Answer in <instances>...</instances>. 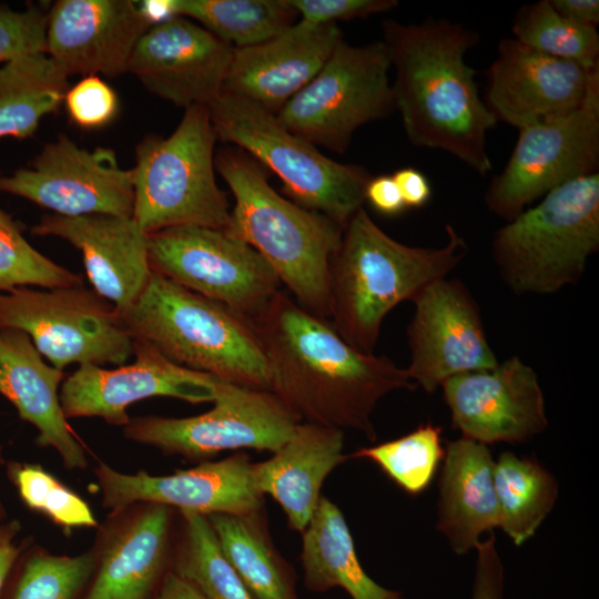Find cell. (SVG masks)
Here are the masks:
<instances>
[{
  "instance_id": "obj_1",
  "label": "cell",
  "mask_w": 599,
  "mask_h": 599,
  "mask_svg": "<svg viewBox=\"0 0 599 599\" xmlns=\"http://www.w3.org/2000/svg\"><path fill=\"white\" fill-rule=\"evenodd\" d=\"M248 321L268 364L270 392L301 422L354 429L374 441L372 416L378 402L417 386L406 368L357 351L328 319L281 291Z\"/></svg>"
},
{
  "instance_id": "obj_2",
  "label": "cell",
  "mask_w": 599,
  "mask_h": 599,
  "mask_svg": "<svg viewBox=\"0 0 599 599\" xmlns=\"http://www.w3.org/2000/svg\"><path fill=\"white\" fill-rule=\"evenodd\" d=\"M395 80V109L408 141L457 158L477 174L493 171L487 133L497 120L479 97L466 53L478 34L446 18L382 24Z\"/></svg>"
},
{
  "instance_id": "obj_3",
  "label": "cell",
  "mask_w": 599,
  "mask_h": 599,
  "mask_svg": "<svg viewBox=\"0 0 599 599\" xmlns=\"http://www.w3.org/2000/svg\"><path fill=\"white\" fill-rule=\"evenodd\" d=\"M440 247L400 243L361 207L344 227L329 265V322L351 346L373 354L386 315L427 284L446 277L465 257L467 244L446 225Z\"/></svg>"
},
{
  "instance_id": "obj_4",
  "label": "cell",
  "mask_w": 599,
  "mask_h": 599,
  "mask_svg": "<svg viewBox=\"0 0 599 599\" xmlns=\"http://www.w3.org/2000/svg\"><path fill=\"white\" fill-rule=\"evenodd\" d=\"M215 170L234 197L225 232L253 247L301 307L329 319V265L344 227L278 194L267 170L238 148L219 152Z\"/></svg>"
},
{
  "instance_id": "obj_5",
  "label": "cell",
  "mask_w": 599,
  "mask_h": 599,
  "mask_svg": "<svg viewBox=\"0 0 599 599\" xmlns=\"http://www.w3.org/2000/svg\"><path fill=\"white\" fill-rule=\"evenodd\" d=\"M121 319L186 368L244 387L270 390L265 354L248 318L152 272Z\"/></svg>"
},
{
  "instance_id": "obj_6",
  "label": "cell",
  "mask_w": 599,
  "mask_h": 599,
  "mask_svg": "<svg viewBox=\"0 0 599 599\" xmlns=\"http://www.w3.org/2000/svg\"><path fill=\"white\" fill-rule=\"evenodd\" d=\"M599 250V172L570 180L496 231L491 256L516 294L548 295L582 277Z\"/></svg>"
},
{
  "instance_id": "obj_7",
  "label": "cell",
  "mask_w": 599,
  "mask_h": 599,
  "mask_svg": "<svg viewBox=\"0 0 599 599\" xmlns=\"http://www.w3.org/2000/svg\"><path fill=\"white\" fill-rule=\"evenodd\" d=\"M217 136L209 109H185L167 136L149 134L135 148L131 170L132 217L146 233L180 225L226 231L231 210L215 179Z\"/></svg>"
},
{
  "instance_id": "obj_8",
  "label": "cell",
  "mask_w": 599,
  "mask_h": 599,
  "mask_svg": "<svg viewBox=\"0 0 599 599\" xmlns=\"http://www.w3.org/2000/svg\"><path fill=\"white\" fill-rule=\"evenodd\" d=\"M207 109L217 140L243 150L276 174L296 204L343 227L363 207L372 177L363 166L325 156L246 100L221 93Z\"/></svg>"
},
{
  "instance_id": "obj_9",
  "label": "cell",
  "mask_w": 599,
  "mask_h": 599,
  "mask_svg": "<svg viewBox=\"0 0 599 599\" xmlns=\"http://www.w3.org/2000/svg\"><path fill=\"white\" fill-rule=\"evenodd\" d=\"M389 69L382 40L351 45L342 39L317 74L275 116L315 146L344 153L358 128L396 111Z\"/></svg>"
},
{
  "instance_id": "obj_10",
  "label": "cell",
  "mask_w": 599,
  "mask_h": 599,
  "mask_svg": "<svg viewBox=\"0 0 599 599\" xmlns=\"http://www.w3.org/2000/svg\"><path fill=\"white\" fill-rule=\"evenodd\" d=\"M0 328L24 332L42 357L63 370L71 364L123 365L134 341L114 306L80 286L0 294Z\"/></svg>"
},
{
  "instance_id": "obj_11",
  "label": "cell",
  "mask_w": 599,
  "mask_h": 599,
  "mask_svg": "<svg viewBox=\"0 0 599 599\" xmlns=\"http://www.w3.org/2000/svg\"><path fill=\"white\" fill-rule=\"evenodd\" d=\"M512 152L484 196L506 222L561 184L598 172L599 69L575 110L518 130Z\"/></svg>"
},
{
  "instance_id": "obj_12",
  "label": "cell",
  "mask_w": 599,
  "mask_h": 599,
  "mask_svg": "<svg viewBox=\"0 0 599 599\" xmlns=\"http://www.w3.org/2000/svg\"><path fill=\"white\" fill-rule=\"evenodd\" d=\"M213 403L209 412L191 417H132L123 427V435L164 455L204 461L224 450L251 448L274 453L301 423L272 392L220 378Z\"/></svg>"
},
{
  "instance_id": "obj_13",
  "label": "cell",
  "mask_w": 599,
  "mask_h": 599,
  "mask_svg": "<svg viewBox=\"0 0 599 599\" xmlns=\"http://www.w3.org/2000/svg\"><path fill=\"white\" fill-rule=\"evenodd\" d=\"M151 271L246 318L280 292L281 281L248 244L225 231L180 225L149 234Z\"/></svg>"
},
{
  "instance_id": "obj_14",
  "label": "cell",
  "mask_w": 599,
  "mask_h": 599,
  "mask_svg": "<svg viewBox=\"0 0 599 599\" xmlns=\"http://www.w3.org/2000/svg\"><path fill=\"white\" fill-rule=\"evenodd\" d=\"M0 192L61 216L133 215L131 170L120 166L112 149L87 150L63 134L45 144L29 167L0 175Z\"/></svg>"
},
{
  "instance_id": "obj_15",
  "label": "cell",
  "mask_w": 599,
  "mask_h": 599,
  "mask_svg": "<svg viewBox=\"0 0 599 599\" xmlns=\"http://www.w3.org/2000/svg\"><path fill=\"white\" fill-rule=\"evenodd\" d=\"M412 302L415 308L407 326L410 364L406 370L417 386L434 393L455 375L498 364L480 308L461 281L437 278Z\"/></svg>"
},
{
  "instance_id": "obj_16",
  "label": "cell",
  "mask_w": 599,
  "mask_h": 599,
  "mask_svg": "<svg viewBox=\"0 0 599 599\" xmlns=\"http://www.w3.org/2000/svg\"><path fill=\"white\" fill-rule=\"evenodd\" d=\"M135 359L108 369L84 364L68 375L60 387L65 417H98L124 427L128 407L135 402L165 396L189 403L214 402L219 378L181 366L148 341L134 338Z\"/></svg>"
},
{
  "instance_id": "obj_17",
  "label": "cell",
  "mask_w": 599,
  "mask_h": 599,
  "mask_svg": "<svg viewBox=\"0 0 599 599\" xmlns=\"http://www.w3.org/2000/svg\"><path fill=\"white\" fill-rule=\"evenodd\" d=\"M93 474L102 506L110 510L141 501L204 516H247L264 510V496L255 487L253 463L244 450L171 475L125 474L104 461L97 464Z\"/></svg>"
},
{
  "instance_id": "obj_18",
  "label": "cell",
  "mask_w": 599,
  "mask_h": 599,
  "mask_svg": "<svg viewBox=\"0 0 599 599\" xmlns=\"http://www.w3.org/2000/svg\"><path fill=\"white\" fill-rule=\"evenodd\" d=\"M177 510L134 502L98 525L95 569L81 599H152L171 571Z\"/></svg>"
},
{
  "instance_id": "obj_19",
  "label": "cell",
  "mask_w": 599,
  "mask_h": 599,
  "mask_svg": "<svg viewBox=\"0 0 599 599\" xmlns=\"http://www.w3.org/2000/svg\"><path fill=\"white\" fill-rule=\"evenodd\" d=\"M451 427L484 445L522 444L548 426L532 367L511 356L495 367L455 375L441 385Z\"/></svg>"
},
{
  "instance_id": "obj_20",
  "label": "cell",
  "mask_w": 599,
  "mask_h": 599,
  "mask_svg": "<svg viewBox=\"0 0 599 599\" xmlns=\"http://www.w3.org/2000/svg\"><path fill=\"white\" fill-rule=\"evenodd\" d=\"M234 47L181 16L151 27L130 59L132 73L152 94L177 106H209L222 93Z\"/></svg>"
},
{
  "instance_id": "obj_21",
  "label": "cell",
  "mask_w": 599,
  "mask_h": 599,
  "mask_svg": "<svg viewBox=\"0 0 599 599\" xmlns=\"http://www.w3.org/2000/svg\"><path fill=\"white\" fill-rule=\"evenodd\" d=\"M598 69L504 38L487 72L485 103L497 122L520 130L577 109Z\"/></svg>"
},
{
  "instance_id": "obj_22",
  "label": "cell",
  "mask_w": 599,
  "mask_h": 599,
  "mask_svg": "<svg viewBox=\"0 0 599 599\" xmlns=\"http://www.w3.org/2000/svg\"><path fill=\"white\" fill-rule=\"evenodd\" d=\"M150 28L139 1L59 0L48 11L47 54L68 78L119 77Z\"/></svg>"
},
{
  "instance_id": "obj_23",
  "label": "cell",
  "mask_w": 599,
  "mask_h": 599,
  "mask_svg": "<svg viewBox=\"0 0 599 599\" xmlns=\"http://www.w3.org/2000/svg\"><path fill=\"white\" fill-rule=\"evenodd\" d=\"M342 39L337 23L298 20L261 43L234 48L222 93L276 115L317 74Z\"/></svg>"
},
{
  "instance_id": "obj_24",
  "label": "cell",
  "mask_w": 599,
  "mask_h": 599,
  "mask_svg": "<svg viewBox=\"0 0 599 599\" xmlns=\"http://www.w3.org/2000/svg\"><path fill=\"white\" fill-rule=\"evenodd\" d=\"M78 248L93 291L110 302L120 317L139 298L152 273L146 234L133 217L47 214L31 227Z\"/></svg>"
},
{
  "instance_id": "obj_25",
  "label": "cell",
  "mask_w": 599,
  "mask_h": 599,
  "mask_svg": "<svg viewBox=\"0 0 599 599\" xmlns=\"http://www.w3.org/2000/svg\"><path fill=\"white\" fill-rule=\"evenodd\" d=\"M65 377L63 370L44 362L24 332L0 328V395L16 407L20 419L35 427L37 445L53 448L68 470H84L85 450L60 402Z\"/></svg>"
},
{
  "instance_id": "obj_26",
  "label": "cell",
  "mask_w": 599,
  "mask_h": 599,
  "mask_svg": "<svg viewBox=\"0 0 599 599\" xmlns=\"http://www.w3.org/2000/svg\"><path fill=\"white\" fill-rule=\"evenodd\" d=\"M345 459L344 430L301 422L272 457L253 463V479L263 496L280 505L290 528L302 534L316 510L323 483Z\"/></svg>"
},
{
  "instance_id": "obj_27",
  "label": "cell",
  "mask_w": 599,
  "mask_h": 599,
  "mask_svg": "<svg viewBox=\"0 0 599 599\" xmlns=\"http://www.w3.org/2000/svg\"><path fill=\"white\" fill-rule=\"evenodd\" d=\"M494 468L487 445L465 437L447 441L436 528L457 555L475 549L483 534L499 527Z\"/></svg>"
},
{
  "instance_id": "obj_28",
  "label": "cell",
  "mask_w": 599,
  "mask_h": 599,
  "mask_svg": "<svg viewBox=\"0 0 599 599\" xmlns=\"http://www.w3.org/2000/svg\"><path fill=\"white\" fill-rule=\"evenodd\" d=\"M301 561L311 591L341 587L352 599H402L399 591L380 586L365 572L342 510L325 496L302 532Z\"/></svg>"
},
{
  "instance_id": "obj_29",
  "label": "cell",
  "mask_w": 599,
  "mask_h": 599,
  "mask_svg": "<svg viewBox=\"0 0 599 599\" xmlns=\"http://www.w3.org/2000/svg\"><path fill=\"white\" fill-rule=\"evenodd\" d=\"M264 510L247 515H210L220 544L255 599H300L292 566L276 549Z\"/></svg>"
},
{
  "instance_id": "obj_30",
  "label": "cell",
  "mask_w": 599,
  "mask_h": 599,
  "mask_svg": "<svg viewBox=\"0 0 599 599\" xmlns=\"http://www.w3.org/2000/svg\"><path fill=\"white\" fill-rule=\"evenodd\" d=\"M68 77L47 53H31L0 65V139L23 140L57 111L69 89Z\"/></svg>"
},
{
  "instance_id": "obj_31",
  "label": "cell",
  "mask_w": 599,
  "mask_h": 599,
  "mask_svg": "<svg viewBox=\"0 0 599 599\" xmlns=\"http://www.w3.org/2000/svg\"><path fill=\"white\" fill-rule=\"evenodd\" d=\"M494 481L499 528L520 546L535 535L554 508L558 481L534 457H519L509 450L495 461Z\"/></svg>"
},
{
  "instance_id": "obj_32",
  "label": "cell",
  "mask_w": 599,
  "mask_h": 599,
  "mask_svg": "<svg viewBox=\"0 0 599 599\" xmlns=\"http://www.w3.org/2000/svg\"><path fill=\"white\" fill-rule=\"evenodd\" d=\"M171 571L206 599H255L201 514L177 510Z\"/></svg>"
},
{
  "instance_id": "obj_33",
  "label": "cell",
  "mask_w": 599,
  "mask_h": 599,
  "mask_svg": "<svg viewBox=\"0 0 599 599\" xmlns=\"http://www.w3.org/2000/svg\"><path fill=\"white\" fill-rule=\"evenodd\" d=\"M93 547L74 555H57L23 538L0 599H78L87 590L95 569Z\"/></svg>"
},
{
  "instance_id": "obj_34",
  "label": "cell",
  "mask_w": 599,
  "mask_h": 599,
  "mask_svg": "<svg viewBox=\"0 0 599 599\" xmlns=\"http://www.w3.org/2000/svg\"><path fill=\"white\" fill-rule=\"evenodd\" d=\"M173 10L234 48L261 43L298 18L288 0H173Z\"/></svg>"
},
{
  "instance_id": "obj_35",
  "label": "cell",
  "mask_w": 599,
  "mask_h": 599,
  "mask_svg": "<svg viewBox=\"0 0 599 599\" xmlns=\"http://www.w3.org/2000/svg\"><path fill=\"white\" fill-rule=\"evenodd\" d=\"M514 39L541 53L592 69L599 64L597 28L583 27L562 18L549 0L522 4L516 12Z\"/></svg>"
},
{
  "instance_id": "obj_36",
  "label": "cell",
  "mask_w": 599,
  "mask_h": 599,
  "mask_svg": "<svg viewBox=\"0 0 599 599\" xmlns=\"http://www.w3.org/2000/svg\"><path fill=\"white\" fill-rule=\"evenodd\" d=\"M444 455L441 428L427 423L399 438L359 448L347 458L373 461L402 490L417 496L432 484Z\"/></svg>"
},
{
  "instance_id": "obj_37",
  "label": "cell",
  "mask_w": 599,
  "mask_h": 599,
  "mask_svg": "<svg viewBox=\"0 0 599 599\" xmlns=\"http://www.w3.org/2000/svg\"><path fill=\"white\" fill-rule=\"evenodd\" d=\"M4 467L9 481L30 510L67 531L98 527V519L88 501L41 465L9 460Z\"/></svg>"
},
{
  "instance_id": "obj_38",
  "label": "cell",
  "mask_w": 599,
  "mask_h": 599,
  "mask_svg": "<svg viewBox=\"0 0 599 599\" xmlns=\"http://www.w3.org/2000/svg\"><path fill=\"white\" fill-rule=\"evenodd\" d=\"M83 285L82 277L54 263L24 237L20 225L0 209V294L19 287Z\"/></svg>"
},
{
  "instance_id": "obj_39",
  "label": "cell",
  "mask_w": 599,
  "mask_h": 599,
  "mask_svg": "<svg viewBox=\"0 0 599 599\" xmlns=\"http://www.w3.org/2000/svg\"><path fill=\"white\" fill-rule=\"evenodd\" d=\"M48 11L30 2L23 10L0 3V64L31 53H47Z\"/></svg>"
},
{
  "instance_id": "obj_40",
  "label": "cell",
  "mask_w": 599,
  "mask_h": 599,
  "mask_svg": "<svg viewBox=\"0 0 599 599\" xmlns=\"http://www.w3.org/2000/svg\"><path fill=\"white\" fill-rule=\"evenodd\" d=\"M70 119L87 130L108 125L119 111L115 91L100 77H84L69 87L63 100Z\"/></svg>"
},
{
  "instance_id": "obj_41",
  "label": "cell",
  "mask_w": 599,
  "mask_h": 599,
  "mask_svg": "<svg viewBox=\"0 0 599 599\" xmlns=\"http://www.w3.org/2000/svg\"><path fill=\"white\" fill-rule=\"evenodd\" d=\"M300 21L308 24L336 23L339 20L365 19L389 11L396 0H288Z\"/></svg>"
},
{
  "instance_id": "obj_42",
  "label": "cell",
  "mask_w": 599,
  "mask_h": 599,
  "mask_svg": "<svg viewBox=\"0 0 599 599\" xmlns=\"http://www.w3.org/2000/svg\"><path fill=\"white\" fill-rule=\"evenodd\" d=\"M477 559L471 599H504V566L491 532L476 546Z\"/></svg>"
},
{
  "instance_id": "obj_43",
  "label": "cell",
  "mask_w": 599,
  "mask_h": 599,
  "mask_svg": "<svg viewBox=\"0 0 599 599\" xmlns=\"http://www.w3.org/2000/svg\"><path fill=\"white\" fill-rule=\"evenodd\" d=\"M365 201L386 216H396L406 209L393 176L387 174L369 179L365 189Z\"/></svg>"
},
{
  "instance_id": "obj_44",
  "label": "cell",
  "mask_w": 599,
  "mask_h": 599,
  "mask_svg": "<svg viewBox=\"0 0 599 599\" xmlns=\"http://www.w3.org/2000/svg\"><path fill=\"white\" fill-rule=\"evenodd\" d=\"M392 176L406 209H420L430 200L432 186L422 171L415 167H403L395 171Z\"/></svg>"
},
{
  "instance_id": "obj_45",
  "label": "cell",
  "mask_w": 599,
  "mask_h": 599,
  "mask_svg": "<svg viewBox=\"0 0 599 599\" xmlns=\"http://www.w3.org/2000/svg\"><path fill=\"white\" fill-rule=\"evenodd\" d=\"M22 526L18 519L0 521V593L8 572L23 545Z\"/></svg>"
},
{
  "instance_id": "obj_46",
  "label": "cell",
  "mask_w": 599,
  "mask_h": 599,
  "mask_svg": "<svg viewBox=\"0 0 599 599\" xmlns=\"http://www.w3.org/2000/svg\"><path fill=\"white\" fill-rule=\"evenodd\" d=\"M554 9L566 20L597 28L599 24L598 0H549Z\"/></svg>"
},
{
  "instance_id": "obj_47",
  "label": "cell",
  "mask_w": 599,
  "mask_h": 599,
  "mask_svg": "<svg viewBox=\"0 0 599 599\" xmlns=\"http://www.w3.org/2000/svg\"><path fill=\"white\" fill-rule=\"evenodd\" d=\"M152 599H206L195 587L170 571Z\"/></svg>"
},
{
  "instance_id": "obj_48",
  "label": "cell",
  "mask_w": 599,
  "mask_h": 599,
  "mask_svg": "<svg viewBox=\"0 0 599 599\" xmlns=\"http://www.w3.org/2000/svg\"><path fill=\"white\" fill-rule=\"evenodd\" d=\"M141 11L151 27L163 23L173 17V0H146L139 1Z\"/></svg>"
},
{
  "instance_id": "obj_49",
  "label": "cell",
  "mask_w": 599,
  "mask_h": 599,
  "mask_svg": "<svg viewBox=\"0 0 599 599\" xmlns=\"http://www.w3.org/2000/svg\"><path fill=\"white\" fill-rule=\"evenodd\" d=\"M4 454H3V447L0 445V468L6 465ZM7 519V509L3 504V501L0 498V521Z\"/></svg>"
}]
</instances>
